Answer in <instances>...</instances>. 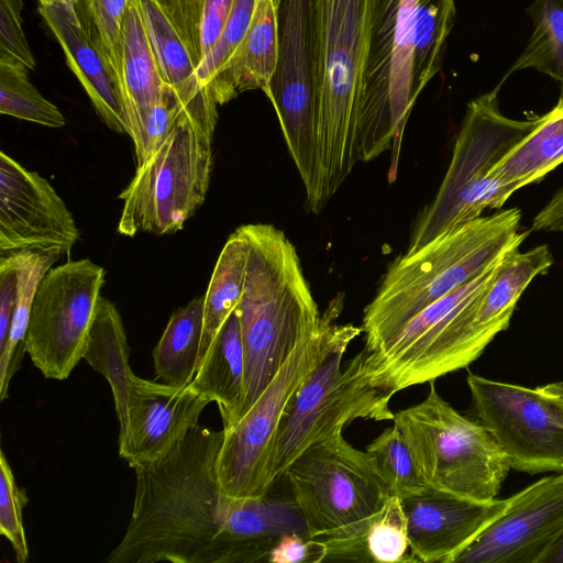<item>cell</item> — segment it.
Listing matches in <instances>:
<instances>
[{
	"instance_id": "1",
	"label": "cell",
	"mask_w": 563,
	"mask_h": 563,
	"mask_svg": "<svg viewBox=\"0 0 563 563\" xmlns=\"http://www.w3.org/2000/svg\"><path fill=\"white\" fill-rule=\"evenodd\" d=\"M399 0H311L319 212L357 162L394 147L390 70Z\"/></svg>"
},
{
	"instance_id": "2",
	"label": "cell",
	"mask_w": 563,
	"mask_h": 563,
	"mask_svg": "<svg viewBox=\"0 0 563 563\" xmlns=\"http://www.w3.org/2000/svg\"><path fill=\"white\" fill-rule=\"evenodd\" d=\"M223 434L198 423L169 453L134 467L132 516L107 563H234L217 467Z\"/></svg>"
},
{
	"instance_id": "3",
	"label": "cell",
	"mask_w": 563,
	"mask_h": 563,
	"mask_svg": "<svg viewBox=\"0 0 563 563\" xmlns=\"http://www.w3.org/2000/svg\"><path fill=\"white\" fill-rule=\"evenodd\" d=\"M519 208L501 209L457 225L394 261L364 309L362 332L369 353L382 350L420 311L519 249Z\"/></svg>"
},
{
	"instance_id": "4",
	"label": "cell",
	"mask_w": 563,
	"mask_h": 563,
	"mask_svg": "<svg viewBox=\"0 0 563 563\" xmlns=\"http://www.w3.org/2000/svg\"><path fill=\"white\" fill-rule=\"evenodd\" d=\"M249 244L239 318L244 351V399L253 406L296 346L320 322V312L295 246L271 224L241 225ZM239 418V419H240Z\"/></svg>"
},
{
	"instance_id": "5",
	"label": "cell",
	"mask_w": 563,
	"mask_h": 563,
	"mask_svg": "<svg viewBox=\"0 0 563 563\" xmlns=\"http://www.w3.org/2000/svg\"><path fill=\"white\" fill-rule=\"evenodd\" d=\"M504 115L497 89L473 99L466 108L452 158L433 200L415 225L407 253L438 235L499 209L518 189L498 181L492 174L496 164L543 120Z\"/></svg>"
},
{
	"instance_id": "6",
	"label": "cell",
	"mask_w": 563,
	"mask_h": 563,
	"mask_svg": "<svg viewBox=\"0 0 563 563\" xmlns=\"http://www.w3.org/2000/svg\"><path fill=\"white\" fill-rule=\"evenodd\" d=\"M362 332L340 324L320 363L287 404L273 444L269 477L274 486L310 445L355 419L393 420L391 395L371 380L369 352L364 347L342 368L349 344Z\"/></svg>"
},
{
	"instance_id": "7",
	"label": "cell",
	"mask_w": 563,
	"mask_h": 563,
	"mask_svg": "<svg viewBox=\"0 0 563 563\" xmlns=\"http://www.w3.org/2000/svg\"><path fill=\"white\" fill-rule=\"evenodd\" d=\"M427 397L394 416L415 464L432 489L488 501L511 468L489 431L455 410L429 382Z\"/></svg>"
},
{
	"instance_id": "8",
	"label": "cell",
	"mask_w": 563,
	"mask_h": 563,
	"mask_svg": "<svg viewBox=\"0 0 563 563\" xmlns=\"http://www.w3.org/2000/svg\"><path fill=\"white\" fill-rule=\"evenodd\" d=\"M212 135L183 112L165 141L141 164L126 188L118 232H178L205 202L212 170Z\"/></svg>"
},
{
	"instance_id": "9",
	"label": "cell",
	"mask_w": 563,
	"mask_h": 563,
	"mask_svg": "<svg viewBox=\"0 0 563 563\" xmlns=\"http://www.w3.org/2000/svg\"><path fill=\"white\" fill-rule=\"evenodd\" d=\"M343 297L331 300L319 325L288 356L253 406L223 428L218 456L221 490L232 497H260L274 486L269 477L274 440L285 408L309 373L320 363L340 324Z\"/></svg>"
},
{
	"instance_id": "10",
	"label": "cell",
	"mask_w": 563,
	"mask_h": 563,
	"mask_svg": "<svg viewBox=\"0 0 563 563\" xmlns=\"http://www.w3.org/2000/svg\"><path fill=\"white\" fill-rule=\"evenodd\" d=\"M553 264L548 245L510 252L489 286L463 307L423 352L385 387L390 395L467 367L501 331L529 284Z\"/></svg>"
},
{
	"instance_id": "11",
	"label": "cell",
	"mask_w": 563,
	"mask_h": 563,
	"mask_svg": "<svg viewBox=\"0 0 563 563\" xmlns=\"http://www.w3.org/2000/svg\"><path fill=\"white\" fill-rule=\"evenodd\" d=\"M311 538L356 523L391 497L372 455L336 431L310 445L285 471Z\"/></svg>"
},
{
	"instance_id": "12",
	"label": "cell",
	"mask_w": 563,
	"mask_h": 563,
	"mask_svg": "<svg viewBox=\"0 0 563 563\" xmlns=\"http://www.w3.org/2000/svg\"><path fill=\"white\" fill-rule=\"evenodd\" d=\"M264 93L303 183L306 206L316 212L319 168L311 0H280L277 60Z\"/></svg>"
},
{
	"instance_id": "13",
	"label": "cell",
	"mask_w": 563,
	"mask_h": 563,
	"mask_svg": "<svg viewBox=\"0 0 563 563\" xmlns=\"http://www.w3.org/2000/svg\"><path fill=\"white\" fill-rule=\"evenodd\" d=\"M106 271L88 258L51 268L35 292L25 351L45 378L66 379L82 358Z\"/></svg>"
},
{
	"instance_id": "14",
	"label": "cell",
	"mask_w": 563,
	"mask_h": 563,
	"mask_svg": "<svg viewBox=\"0 0 563 563\" xmlns=\"http://www.w3.org/2000/svg\"><path fill=\"white\" fill-rule=\"evenodd\" d=\"M466 383L478 421L505 453L511 468L563 471V406L538 387L470 373Z\"/></svg>"
},
{
	"instance_id": "15",
	"label": "cell",
	"mask_w": 563,
	"mask_h": 563,
	"mask_svg": "<svg viewBox=\"0 0 563 563\" xmlns=\"http://www.w3.org/2000/svg\"><path fill=\"white\" fill-rule=\"evenodd\" d=\"M508 504L454 563H543L563 536V471L507 498Z\"/></svg>"
},
{
	"instance_id": "16",
	"label": "cell",
	"mask_w": 563,
	"mask_h": 563,
	"mask_svg": "<svg viewBox=\"0 0 563 563\" xmlns=\"http://www.w3.org/2000/svg\"><path fill=\"white\" fill-rule=\"evenodd\" d=\"M78 239L74 217L51 184L0 152V256L25 251L62 256Z\"/></svg>"
},
{
	"instance_id": "17",
	"label": "cell",
	"mask_w": 563,
	"mask_h": 563,
	"mask_svg": "<svg viewBox=\"0 0 563 563\" xmlns=\"http://www.w3.org/2000/svg\"><path fill=\"white\" fill-rule=\"evenodd\" d=\"M209 399L191 384L173 386L129 372L128 419L119 453L131 467L169 453L196 427Z\"/></svg>"
},
{
	"instance_id": "18",
	"label": "cell",
	"mask_w": 563,
	"mask_h": 563,
	"mask_svg": "<svg viewBox=\"0 0 563 563\" xmlns=\"http://www.w3.org/2000/svg\"><path fill=\"white\" fill-rule=\"evenodd\" d=\"M400 501L415 563H454L508 504L507 499L481 501L430 487Z\"/></svg>"
},
{
	"instance_id": "19",
	"label": "cell",
	"mask_w": 563,
	"mask_h": 563,
	"mask_svg": "<svg viewBox=\"0 0 563 563\" xmlns=\"http://www.w3.org/2000/svg\"><path fill=\"white\" fill-rule=\"evenodd\" d=\"M37 12L60 45L97 114L117 133H131L126 104L117 71L75 13L37 5Z\"/></svg>"
},
{
	"instance_id": "20",
	"label": "cell",
	"mask_w": 563,
	"mask_h": 563,
	"mask_svg": "<svg viewBox=\"0 0 563 563\" xmlns=\"http://www.w3.org/2000/svg\"><path fill=\"white\" fill-rule=\"evenodd\" d=\"M140 7L165 84L177 95L184 111L213 136L218 104L201 86L194 57L163 0H140Z\"/></svg>"
},
{
	"instance_id": "21",
	"label": "cell",
	"mask_w": 563,
	"mask_h": 563,
	"mask_svg": "<svg viewBox=\"0 0 563 563\" xmlns=\"http://www.w3.org/2000/svg\"><path fill=\"white\" fill-rule=\"evenodd\" d=\"M118 76L129 114L135 156L142 151L147 117L165 84L143 21L140 0H129L121 22Z\"/></svg>"
},
{
	"instance_id": "22",
	"label": "cell",
	"mask_w": 563,
	"mask_h": 563,
	"mask_svg": "<svg viewBox=\"0 0 563 563\" xmlns=\"http://www.w3.org/2000/svg\"><path fill=\"white\" fill-rule=\"evenodd\" d=\"M318 539L327 548L323 562L415 563L405 512L396 496L373 516Z\"/></svg>"
},
{
	"instance_id": "23",
	"label": "cell",
	"mask_w": 563,
	"mask_h": 563,
	"mask_svg": "<svg viewBox=\"0 0 563 563\" xmlns=\"http://www.w3.org/2000/svg\"><path fill=\"white\" fill-rule=\"evenodd\" d=\"M244 351L235 311L211 342L194 379L192 387L218 405L223 428L240 418L244 399Z\"/></svg>"
},
{
	"instance_id": "24",
	"label": "cell",
	"mask_w": 563,
	"mask_h": 563,
	"mask_svg": "<svg viewBox=\"0 0 563 563\" xmlns=\"http://www.w3.org/2000/svg\"><path fill=\"white\" fill-rule=\"evenodd\" d=\"M129 355L121 314L114 303L100 296L82 358L108 380L120 430L128 419Z\"/></svg>"
},
{
	"instance_id": "25",
	"label": "cell",
	"mask_w": 563,
	"mask_h": 563,
	"mask_svg": "<svg viewBox=\"0 0 563 563\" xmlns=\"http://www.w3.org/2000/svg\"><path fill=\"white\" fill-rule=\"evenodd\" d=\"M279 3L256 0L251 24L229 69L231 99L247 90L267 89L277 60Z\"/></svg>"
},
{
	"instance_id": "26",
	"label": "cell",
	"mask_w": 563,
	"mask_h": 563,
	"mask_svg": "<svg viewBox=\"0 0 563 563\" xmlns=\"http://www.w3.org/2000/svg\"><path fill=\"white\" fill-rule=\"evenodd\" d=\"M563 163V108L554 107L542 122L493 168V176L520 189L540 181Z\"/></svg>"
},
{
	"instance_id": "27",
	"label": "cell",
	"mask_w": 563,
	"mask_h": 563,
	"mask_svg": "<svg viewBox=\"0 0 563 563\" xmlns=\"http://www.w3.org/2000/svg\"><path fill=\"white\" fill-rule=\"evenodd\" d=\"M202 330L203 297L173 312L152 353L157 379L173 386L191 383L198 369Z\"/></svg>"
},
{
	"instance_id": "28",
	"label": "cell",
	"mask_w": 563,
	"mask_h": 563,
	"mask_svg": "<svg viewBox=\"0 0 563 563\" xmlns=\"http://www.w3.org/2000/svg\"><path fill=\"white\" fill-rule=\"evenodd\" d=\"M247 254V240L242 228L239 227L228 238L203 296V330L198 367L217 333L240 302L244 288Z\"/></svg>"
},
{
	"instance_id": "29",
	"label": "cell",
	"mask_w": 563,
	"mask_h": 563,
	"mask_svg": "<svg viewBox=\"0 0 563 563\" xmlns=\"http://www.w3.org/2000/svg\"><path fill=\"white\" fill-rule=\"evenodd\" d=\"M12 255V254H11ZM16 262V300L9 336L0 353V399L8 397L13 374L19 369L25 351V335L37 287L58 261L56 253L25 251L13 254Z\"/></svg>"
},
{
	"instance_id": "30",
	"label": "cell",
	"mask_w": 563,
	"mask_h": 563,
	"mask_svg": "<svg viewBox=\"0 0 563 563\" xmlns=\"http://www.w3.org/2000/svg\"><path fill=\"white\" fill-rule=\"evenodd\" d=\"M526 13L532 19L533 32L504 79L526 68L545 74L558 82L555 107L563 108V0H534Z\"/></svg>"
},
{
	"instance_id": "31",
	"label": "cell",
	"mask_w": 563,
	"mask_h": 563,
	"mask_svg": "<svg viewBox=\"0 0 563 563\" xmlns=\"http://www.w3.org/2000/svg\"><path fill=\"white\" fill-rule=\"evenodd\" d=\"M417 12L418 0H399L389 87L395 148H399L405 125L418 98L413 82V31Z\"/></svg>"
},
{
	"instance_id": "32",
	"label": "cell",
	"mask_w": 563,
	"mask_h": 563,
	"mask_svg": "<svg viewBox=\"0 0 563 563\" xmlns=\"http://www.w3.org/2000/svg\"><path fill=\"white\" fill-rule=\"evenodd\" d=\"M454 19V0H418L413 31V82L417 96L442 67Z\"/></svg>"
},
{
	"instance_id": "33",
	"label": "cell",
	"mask_w": 563,
	"mask_h": 563,
	"mask_svg": "<svg viewBox=\"0 0 563 563\" xmlns=\"http://www.w3.org/2000/svg\"><path fill=\"white\" fill-rule=\"evenodd\" d=\"M163 3L198 69L220 40L233 0H163Z\"/></svg>"
},
{
	"instance_id": "34",
	"label": "cell",
	"mask_w": 563,
	"mask_h": 563,
	"mask_svg": "<svg viewBox=\"0 0 563 563\" xmlns=\"http://www.w3.org/2000/svg\"><path fill=\"white\" fill-rule=\"evenodd\" d=\"M29 68L19 59L0 52V113L48 128H62V111L33 86Z\"/></svg>"
},
{
	"instance_id": "35",
	"label": "cell",
	"mask_w": 563,
	"mask_h": 563,
	"mask_svg": "<svg viewBox=\"0 0 563 563\" xmlns=\"http://www.w3.org/2000/svg\"><path fill=\"white\" fill-rule=\"evenodd\" d=\"M256 0H233L224 31L205 63L197 69L201 86L218 106L231 101L228 74L251 24Z\"/></svg>"
},
{
	"instance_id": "36",
	"label": "cell",
	"mask_w": 563,
	"mask_h": 563,
	"mask_svg": "<svg viewBox=\"0 0 563 563\" xmlns=\"http://www.w3.org/2000/svg\"><path fill=\"white\" fill-rule=\"evenodd\" d=\"M366 451L372 455L391 496L404 499L429 488L395 426L386 428L367 445Z\"/></svg>"
},
{
	"instance_id": "37",
	"label": "cell",
	"mask_w": 563,
	"mask_h": 563,
	"mask_svg": "<svg viewBox=\"0 0 563 563\" xmlns=\"http://www.w3.org/2000/svg\"><path fill=\"white\" fill-rule=\"evenodd\" d=\"M128 3L129 0H79L76 9L80 23L104 53L117 75L121 22Z\"/></svg>"
},
{
	"instance_id": "38",
	"label": "cell",
	"mask_w": 563,
	"mask_h": 563,
	"mask_svg": "<svg viewBox=\"0 0 563 563\" xmlns=\"http://www.w3.org/2000/svg\"><path fill=\"white\" fill-rule=\"evenodd\" d=\"M27 496L15 482L4 452H0V533L10 542L18 563L29 559L22 510Z\"/></svg>"
},
{
	"instance_id": "39",
	"label": "cell",
	"mask_w": 563,
	"mask_h": 563,
	"mask_svg": "<svg viewBox=\"0 0 563 563\" xmlns=\"http://www.w3.org/2000/svg\"><path fill=\"white\" fill-rule=\"evenodd\" d=\"M183 112L185 111L177 95L166 85L147 117L142 151L136 156L137 165L165 141Z\"/></svg>"
},
{
	"instance_id": "40",
	"label": "cell",
	"mask_w": 563,
	"mask_h": 563,
	"mask_svg": "<svg viewBox=\"0 0 563 563\" xmlns=\"http://www.w3.org/2000/svg\"><path fill=\"white\" fill-rule=\"evenodd\" d=\"M22 0H0V52L32 70L36 63L22 29Z\"/></svg>"
},
{
	"instance_id": "41",
	"label": "cell",
	"mask_w": 563,
	"mask_h": 563,
	"mask_svg": "<svg viewBox=\"0 0 563 563\" xmlns=\"http://www.w3.org/2000/svg\"><path fill=\"white\" fill-rule=\"evenodd\" d=\"M327 553L325 544L318 538L297 532L280 537L269 551L271 563H321Z\"/></svg>"
},
{
	"instance_id": "42",
	"label": "cell",
	"mask_w": 563,
	"mask_h": 563,
	"mask_svg": "<svg viewBox=\"0 0 563 563\" xmlns=\"http://www.w3.org/2000/svg\"><path fill=\"white\" fill-rule=\"evenodd\" d=\"M15 256H0V353L3 350L14 313L16 300Z\"/></svg>"
},
{
	"instance_id": "43",
	"label": "cell",
	"mask_w": 563,
	"mask_h": 563,
	"mask_svg": "<svg viewBox=\"0 0 563 563\" xmlns=\"http://www.w3.org/2000/svg\"><path fill=\"white\" fill-rule=\"evenodd\" d=\"M532 230L563 233V186L533 217Z\"/></svg>"
},
{
	"instance_id": "44",
	"label": "cell",
	"mask_w": 563,
	"mask_h": 563,
	"mask_svg": "<svg viewBox=\"0 0 563 563\" xmlns=\"http://www.w3.org/2000/svg\"><path fill=\"white\" fill-rule=\"evenodd\" d=\"M40 4L55 7L64 11L77 14V4L79 0H37Z\"/></svg>"
},
{
	"instance_id": "45",
	"label": "cell",
	"mask_w": 563,
	"mask_h": 563,
	"mask_svg": "<svg viewBox=\"0 0 563 563\" xmlns=\"http://www.w3.org/2000/svg\"><path fill=\"white\" fill-rule=\"evenodd\" d=\"M543 563H563V536L551 550Z\"/></svg>"
},
{
	"instance_id": "46",
	"label": "cell",
	"mask_w": 563,
	"mask_h": 563,
	"mask_svg": "<svg viewBox=\"0 0 563 563\" xmlns=\"http://www.w3.org/2000/svg\"><path fill=\"white\" fill-rule=\"evenodd\" d=\"M542 393L552 397H563V380L538 387Z\"/></svg>"
},
{
	"instance_id": "47",
	"label": "cell",
	"mask_w": 563,
	"mask_h": 563,
	"mask_svg": "<svg viewBox=\"0 0 563 563\" xmlns=\"http://www.w3.org/2000/svg\"><path fill=\"white\" fill-rule=\"evenodd\" d=\"M554 398H556L560 401V404L563 406V397H554Z\"/></svg>"
}]
</instances>
